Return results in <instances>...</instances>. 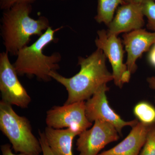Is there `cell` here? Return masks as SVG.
<instances>
[{
	"mask_svg": "<svg viewBox=\"0 0 155 155\" xmlns=\"http://www.w3.org/2000/svg\"><path fill=\"white\" fill-rule=\"evenodd\" d=\"M134 113L140 122L148 125L155 123V108L149 103H138L134 109Z\"/></svg>",
	"mask_w": 155,
	"mask_h": 155,
	"instance_id": "15",
	"label": "cell"
},
{
	"mask_svg": "<svg viewBox=\"0 0 155 155\" xmlns=\"http://www.w3.org/2000/svg\"><path fill=\"white\" fill-rule=\"evenodd\" d=\"M123 43L127 53L126 65L131 74L137 69V61L143 53L148 51L155 43V32L140 28L122 35Z\"/></svg>",
	"mask_w": 155,
	"mask_h": 155,
	"instance_id": "11",
	"label": "cell"
},
{
	"mask_svg": "<svg viewBox=\"0 0 155 155\" xmlns=\"http://www.w3.org/2000/svg\"><path fill=\"white\" fill-rule=\"evenodd\" d=\"M141 5L144 17L147 19V28L155 32V2L145 0Z\"/></svg>",
	"mask_w": 155,
	"mask_h": 155,
	"instance_id": "16",
	"label": "cell"
},
{
	"mask_svg": "<svg viewBox=\"0 0 155 155\" xmlns=\"http://www.w3.org/2000/svg\"><path fill=\"white\" fill-rule=\"evenodd\" d=\"M144 17L141 4L125 3L117 9L115 17L108 25L107 34L118 36L142 28L145 25Z\"/></svg>",
	"mask_w": 155,
	"mask_h": 155,
	"instance_id": "10",
	"label": "cell"
},
{
	"mask_svg": "<svg viewBox=\"0 0 155 155\" xmlns=\"http://www.w3.org/2000/svg\"><path fill=\"white\" fill-rule=\"evenodd\" d=\"M119 134L114 125L97 120L91 128L78 135L77 150L79 155H98L107 145L118 140Z\"/></svg>",
	"mask_w": 155,
	"mask_h": 155,
	"instance_id": "8",
	"label": "cell"
},
{
	"mask_svg": "<svg viewBox=\"0 0 155 155\" xmlns=\"http://www.w3.org/2000/svg\"><path fill=\"white\" fill-rule=\"evenodd\" d=\"M149 86L155 91V76H151L147 78Z\"/></svg>",
	"mask_w": 155,
	"mask_h": 155,
	"instance_id": "22",
	"label": "cell"
},
{
	"mask_svg": "<svg viewBox=\"0 0 155 155\" xmlns=\"http://www.w3.org/2000/svg\"><path fill=\"white\" fill-rule=\"evenodd\" d=\"M105 55L97 48L86 58L79 57L78 64L80 71L71 78H66L57 72H52L50 76L66 88L68 98L65 104L85 101L102 86L114 80L113 74L106 65Z\"/></svg>",
	"mask_w": 155,
	"mask_h": 155,
	"instance_id": "1",
	"label": "cell"
},
{
	"mask_svg": "<svg viewBox=\"0 0 155 155\" xmlns=\"http://www.w3.org/2000/svg\"><path fill=\"white\" fill-rule=\"evenodd\" d=\"M148 61L151 65L155 67V43L150 49L148 55Z\"/></svg>",
	"mask_w": 155,
	"mask_h": 155,
	"instance_id": "21",
	"label": "cell"
},
{
	"mask_svg": "<svg viewBox=\"0 0 155 155\" xmlns=\"http://www.w3.org/2000/svg\"><path fill=\"white\" fill-rule=\"evenodd\" d=\"M150 126L139 122L119 144L98 155H139L146 141Z\"/></svg>",
	"mask_w": 155,
	"mask_h": 155,
	"instance_id": "12",
	"label": "cell"
},
{
	"mask_svg": "<svg viewBox=\"0 0 155 155\" xmlns=\"http://www.w3.org/2000/svg\"></svg>",
	"mask_w": 155,
	"mask_h": 155,
	"instance_id": "26",
	"label": "cell"
},
{
	"mask_svg": "<svg viewBox=\"0 0 155 155\" xmlns=\"http://www.w3.org/2000/svg\"><path fill=\"white\" fill-rule=\"evenodd\" d=\"M153 1H154V2H155V0H153Z\"/></svg>",
	"mask_w": 155,
	"mask_h": 155,
	"instance_id": "24",
	"label": "cell"
},
{
	"mask_svg": "<svg viewBox=\"0 0 155 155\" xmlns=\"http://www.w3.org/2000/svg\"><path fill=\"white\" fill-rule=\"evenodd\" d=\"M14 65L10 62L8 53L0 54V91L2 101L11 105L26 108L31 98L17 77Z\"/></svg>",
	"mask_w": 155,
	"mask_h": 155,
	"instance_id": "6",
	"label": "cell"
},
{
	"mask_svg": "<svg viewBox=\"0 0 155 155\" xmlns=\"http://www.w3.org/2000/svg\"><path fill=\"white\" fill-rule=\"evenodd\" d=\"M95 43L97 48L103 51L110 63L114 83L122 88L130 80L131 73L123 62L124 51L121 39L115 35H109L104 29L98 30Z\"/></svg>",
	"mask_w": 155,
	"mask_h": 155,
	"instance_id": "7",
	"label": "cell"
},
{
	"mask_svg": "<svg viewBox=\"0 0 155 155\" xmlns=\"http://www.w3.org/2000/svg\"><path fill=\"white\" fill-rule=\"evenodd\" d=\"M125 4L124 0H98L97 14L94 17L96 21L108 26L114 19L117 8Z\"/></svg>",
	"mask_w": 155,
	"mask_h": 155,
	"instance_id": "14",
	"label": "cell"
},
{
	"mask_svg": "<svg viewBox=\"0 0 155 155\" xmlns=\"http://www.w3.org/2000/svg\"><path fill=\"white\" fill-rule=\"evenodd\" d=\"M61 28L53 29L50 26L30 46L20 50L14 63L18 75L35 76L40 80L50 81V73L59 69V63L61 56L55 52L50 56L43 54V50L48 45L55 40V33Z\"/></svg>",
	"mask_w": 155,
	"mask_h": 155,
	"instance_id": "3",
	"label": "cell"
},
{
	"mask_svg": "<svg viewBox=\"0 0 155 155\" xmlns=\"http://www.w3.org/2000/svg\"><path fill=\"white\" fill-rule=\"evenodd\" d=\"M31 5L22 3L4 11L1 19V35L8 54L17 56L20 50L28 46L31 36H40L50 27L46 17L31 18Z\"/></svg>",
	"mask_w": 155,
	"mask_h": 155,
	"instance_id": "2",
	"label": "cell"
},
{
	"mask_svg": "<svg viewBox=\"0 0 155 155\" xmlns=\"http://www.w3.org/2000/svg\"><path fill=\"white\" fill-rule=\"evenodd\" d=\"M1 150L2 155H28L23 153H19L18 154L14 153L12 152L11 145L9 144L2 145L1 146Z\"/></svg>",
	"mask_w": 155,
	"mask_h": 155,
	"instance_id": "20",
	"label": "cell"
},
{
	"mask_svg": "<svg viewBox=\"0 0 155 155\" xmlns=\"http://www.w3.org/2000/svg\"><path fill=\"white\" fill-rule=\"evenodd\" d=\"M125 3L131 4H142L145 0H124Z\"/></svg>",
	"mask_w": 155,
	"mask_h": 155,
	"instance_id": "23",
	"label": "cell"
},
{
	"mask_svg": "<svg viewBox=\"0 0 155 155\" xmlns=\"http://www.w3.org/2000/svg\"><path fill=\"white\" fill-rule=\"evenodd\" d=\"M109 90L107 84L102 86L85 102V114L89 121L92 123L97 120L104 121L114 125L119 134L125 126L133 127L139 122L137 119L125 121L109 105L106 92Z\"/></svg>",
	"mask_w": 155,
	"mask_h": 155,
	"instance_id": "9",
	"label": "cell"
},
{
	"mask_svg": "<svg viewBox=\"0 0 155 155\" xmlns=\"http://www.w3.org/2000/svg\"><path fill=\"white\" fill-rule=\"evenodd\" d=\"M36 0H0V8L2 10L5 11L18 4H33Z\"/></svg>",
	"mask_w": 155,
	"mask_h": 155,
	"instance_id": "18",
	"label": "cell"
},
{
	"mask_svg": "<svg viewBox=\"0 0 155 155\" xmlns=\"http://www.w3.org/2000/svg\"></svg>",
	"mask_w": 155,
	"mask_h": 155,
	"instance_id": "25",
	"label": "cell"
},
{
	"mask_svg": "<svg viewBox=\"0 0 155 155\" xmlns=\"http://www.w3.org/2000/svg\"><path fill=\"white\" fill-rule=\"evenodd\" d=\"M48 144L54 155H74L72 142L78 134L69 128L55 129L47 127L44 131Z\"/></svg>",
	"mask_w": 155,
	"mask_h": 155,
	"instance_id": "13",
	"label": "cell"
},
{
	"mask_svg": "<svg viewBox=\"0 0 155 155\" xmlns=\"http://www.w3.org/2000/svg\"><path fill=\"white\" fill-rule=\"evenodd\" d=\"M139 155H155V123L151 125L146 141Z\"/></svg>",
	"mask_w": 155,
	"mask_h": 155,
	"instance_id": "17",
	"label": "cell"
},
{
	"mask_svg": "<svg viewBox=\"0 0 155 155\" xmlns=\"http://www.w3.org/2000/svg\"><path fill=\"white\" fill-rule=\"evenodd\" d=\"M38 139L41 145L42 153V155H54L48 144L45 137L44 132L39 131Z\"/></svg>",
	"mask_w": 155,
	"mask_h": 155,
	"instance_id": "19",
	"label": "cell"
},
{
	"mask_svg": "<svg viewBox=\"0 0 155 155\" xmlns=\"http://www.w3.org/2000/svg\"><path fill=\"white\" fill-rule=\"evenodd\" d=\"M0 129L16 153L28 155H40L42 153L39 140L32 133L28 119L18 115L11 105L2 100L0 102Z\"/></svg>",
	"mask_w": 155,
	"mask_h": 155,
	"instance_id": "4",
	"label": "cell"
},
{
	"mask_svg": "<svg viewBox=\"0 0 155 155\" xmlns=\"http://www.w3.org/2000/svg\"><path fill=\"white\" fill-rule=\"evenodd\" d=\"M85 101H79L62 106H54L47 112L48 127L55 129L69 128L78 135L91 127L92 123L87 118Z\"/></svg>",
	"mask_w": 155,
	"mask_h": 155,
	"instance_id": "5",
	"label": "cell"
}]
</instances>
